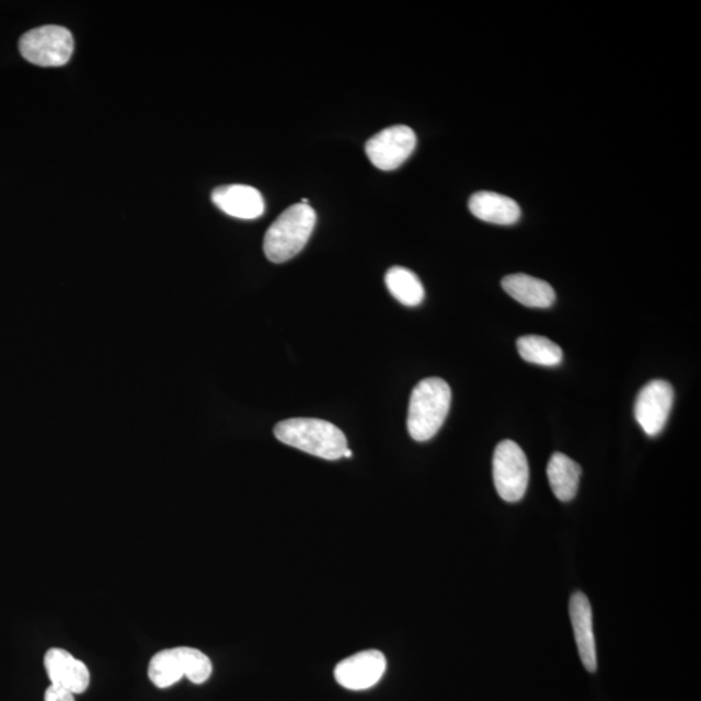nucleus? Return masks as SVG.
Wrapping results in <instances>:
<instances>
[{"mask_svg":"<svg viewBox=\"0 0 701 701\" xmlns=\"http://www.w3.org/2000/svg\"><path fill=\"white\" fill-rule=\"evenodd\" d=\"M275 436L284 445L325 460H340L348 441L340 427L319 418H290L280 421Z\"/></svg>","mask_w":701,"mask_h":701,"instance_id":"1","label":"nucleus"},{"mask_svg":"<svg viewBox=\"0 0 701 701\" xmlns=\"http://www.w3.org/2000/svg\"><path fill=\"white\" fill-rule=\"evenodd\" d=\"M452 392L441 378H426L412 391L409 418L410 436L416 441H427L437 436L450 412Z\"/></svg>","mask_w":701,"mask_h":701,"instance_id":"2","label":"nucleus"},{"mask_svg":"<svg viewBox=\"0 0 701 701\" xmlns=\"http://www.w3.org/2000/svg\"><path fill=\"white\" fill-rule=\"evenodd\" d=\"M315 226V212L310 205L297 203L279 215L266 230L264 252L272 263L290 261L306 248Z\"/></svg>","mask_w":701,"mask_h":701,"instance_id":"3","label":"nucleus"},{"mask_svg":"<svg viewBox=\"0 0 701 701\" xmlns=\"http://www.w3.org/2000/svg\"><path fill=\"white\" fill-rule=\"evenodd\" d=\"M19 46L23 58L32 65L61 67L72 58L74 41L66 27L47 25L25 33Z\"/></svg>","mask_w":701,"mask_h":701,"instance_id":"4","label":"nucleus"},{"mask_svg":"<svg viewBox=\"0 0 701 701\" xmlns=\"http://www.w3.org/2000/svg\"><path fill=\"white\" fill-rule=\"evenodd\" d=\"M493 475L497 494L508 503L520 502L529 485V462L522 448L514 440L496 446Z\"/></svg>","mask_w":701,"mask_h":701,"instance_id":"5","label":"nucleus"},{"mask_svg":"<svg viewBox=\"0 0 701 701\" xmlns=\"http://www.w3.org/2000/svg\"><path fill=\"white\" fill-rule=\"evenodd\" d=\"M417 145V137L410 126L395 125L386 128L371 137L366 145V152L378 170L395 171L404 164Z\"/></svg>","mask_w":701,"mask_h":701,"instance_id":"6","label":"nucleus"},{"mask_svg":"<svg viewBox=\"0 0 701 701\" xmlns=\"http://www.w3.org/2000/svg\"><path fill=\"white\" fill-rule=\"evenodd\" d=\"M675 403V390L669 382H648L636 398L634 413L637 424L648 437L660 434L668 421Z\"/></svg>","mask_w":701,"mask_h":701,"instance_id":"7","label":"nucleus"},{"mask_svg":"<svg viewBox=\"0 0 701 701\" xmlns=\"http://www.w3.org/2000/svg\"><path fill=\"white\" fill-rule=\"evenodd\" d=\"M386 664V657L380 651L359 652L336 665L335 681L350 691L368 690L381 681Z\"/></svg>","mask_w":701,"mask_h":701,"instance_id":"8","label":"nucleus"},{"mask_svg":"<svg viewBox=\"0 0 701 701\" xmlns=\"http://www.w3.org/2000/svg\"><path fill=\"white\" fill-rule=\"evenodd\" d=\"M45 668L53 685L65 687L74 696L85 692L90 686L88 666L61 648H51L45 655Z\"/></svg>","mask_w":701,"mask_h":701,"instance_id":"9","label":"nucleus"},{"mask_svg":"<svg viewBox=\"0 0 701 701\" xmlns=\"http://www.w3.org/2000/svg\"><path fill=\"white\" fill-rule=\"evenodd\" d=\"M214 205L237 219L255 220L263 216L265 202L261 192L248 185H228L215 188Z\"/></svg>","mask_w":701,"mask_h":701,"instance_id":"10","label":"nucleus"},{"mask_svg":"<svg viewBox=\"0 0 701 701\" xmlns=\"http://www.w3.org/2000/svg\"><path fill=\"white\" fill-rule=\"evenodd\" d=\"M570 613L581 662L588 671L595 673L598 669V658H596L593 609L584 593L572 596Z\"/></svg>","mask_w":701,"mask_h":701,"instance_id":"11","label":"nucleus"},{"mask_svg":"<svg viewBox=\"0 0 701 701\" xmlns=\"http://www.w3.org/2000/svg\"><path fill=\"white\" fill-rule=\"evenodd\" d=\"M469 209L476 219L495 226H514L521 217V208L516 200L493 192L473 194Z\"/></svg>","mask_w":701,"mask_h":701,"instance_id":"12","label":"nucleus"},{"mask_svg":"<svg viewBox=\"0 0 701 701\" xmlns=\"http://www.w3.org/2000/svg\"><path fill=\"white\" fill-rule=\"evenodd\" d=\"M502 286L509 297L526 307L549 308L556 300V292L550 284L522 273L507 276Z\"/></svg>","mask_w":701,"mask_h":701,"instance_id":"13","label":"nucleus"},{"mask_svg":"<svg viewBox=\"0 0 701 701\" xmlns=\"http://www.w3.org/2000/svg\"><path fill=\"white\" fill-rule=\"evenodd\" d=\"M550 486L561 502H571L579 487L582 468L564 453H553L547 467Z\"/></svg>","mask_w":701,"mask_h":701,"instance_id":"14","label":"nucleus"},{"mask_svg":"<svg viewBox=\"0 0 701 701\" xmlns=\"http://www.w3.org/2000/svg\"><path fill=\"white\" fill-rule=\"evenodd\" d=\"M384 284L392 297L399 303L406 307H417L423 303L425 289L416 273L403 268V266H392L386 273Z\"/></svg>","mask_w":701,"mask_h":701,"instance_id":"15","label":"nucleus"},{"mask_svg":"<svg viewBox=\"0 0 701 701\" xmlns=\"http://www.w3.org/2000/svg\"><path fill=\"white\" fill-rule=\"evenodd\" d=\"M184 677L181 647L160 651L151 658L149 678L159 689H168Z\"/></svg>","mask_w":701,"mask_h":701,"instance_id":"16","label":"nucleus"},{"mask_svg":"<svg viewBox=\"0 0 701 701\" xmlns=\"http://www.w3.org/2000/svg\"><path fill=\"white\" fill-rule=\"evenodd\" d=\"M518 354L525 361L543 367H558L563 361V349L541 335H525L517 341Z\"/></svg>","mask_w":701,"mask_h":701,"instance_id":"17","label":"nucleus"},{"mask_svg":"<svg viewBox=\"0 0 701 701\" xmlns=\"http://www.w3.org/2000/svg\"><path fill=\"white\" fill-rule=\"evenodd\" d=\"M182 663H184L185 677L195 685L208 681L212 675V663L202 651L192 647H181Z\"/></svg>","mask_w":701,"mask_h":701,"instance_id":"18","label":"nucleus"},{"mask_svg":"<svg viewBox=\"0 0 701 701\" xmlns=\"http://www.w3.org/2000/svg\"><path fill=\"white\" fill-rule=\"evenodd\" d=\"M45 701H74V693L65 687L51 683L45 692Z\"/></svg>","mask_w":701,"mask_h":701,"instance_id":"19","label":"nucleus"},{"mask_svg":"<svg viewBox=\"0 0 701 701\" xmlns=\"http://www.w3.org/2000/svg\"><path fill=\"white\" fill-rule=\"evenodd\" d=\"M343 458H346V459L353 458V451H350L349 448H347L345 453H343Z\"/></svg>","mask_w":701,"mask_h":701,"instance_id":"20","label":"nucleus"}]
</instances>
